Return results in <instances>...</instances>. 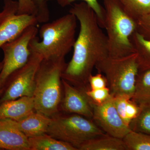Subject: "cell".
Returning <instances> with one entry per match:
<instances>
[{
    "label": "cell",
    "mask_w": 150,
    "mask_h": 150,
    "mask_svg": "<svg viewBox=\"0 0 150 150\" xmlns=\"http://www.w3.org/2000/svg\"><path fill=\"white\" fill-rule=\"evenodd\" d=\"M95 68L104 75L112 96L132 98L139 72L136 53L120 58L108 56L98 62Z\"/></svg>",
    "instance_id": "obj_5"
},
{
    "label": "cell",
    "mask_w": 150,
    "mask_h": 150,
    "mask_svg": "<svg viewBox=\"0 0 150 150\" xmlns=\"http://www.w3.org/2000/svg\"><path fill=\"white\" fill-rule=\"evenodd\" d=\"M30 150H78L72 145L47 134L28 138Z\"/></svg>",
    "instance_id": "obj_16"
},
{
    "label": "cell",
    "mask_w": 150,
    "mask_h": 150,
    "mask_svg": "<svg viewBox=\"0 0 150 150\" xmlns=\"http://www.w3.org/2000/svg\"><path fill=\"white\" fill-rule=\"evenodd\" d=\"M128 150H150V135L131 130L123 138Z\"/></svg>",
    "instance_id": "obj_20"
},
{
    "label": "cell",
    "mask_w": 150,
    "mask_h": 150,
    "mask_svg": "<svg viewBox=\"0 0 150 150\" xmlns=\"http://www.w3.org/2000/svg\"><path fill=\"white\" fill-rule=\"evenodd\" d=\"M43 60L38 54L31 52L26 64L12 73L7 79L0 96V104L22 97H33L36 73Z\"/></svg>",
    "instance_id": "obj_7"
},
{
    "label": "cell",
    "mask_w": 150,
    "mask_h": 150,
    "mask_svg": "<svg viewBox=\"0 0 150 150\" xmlns=\"http://www.w3.org/2000/svg\"><path fill=\"white\" fill-rule=\"evenodd\" d=\"M36 17L31 15H13L0 25V48L19 36L28 27L36 25ZM1 64L0 62V71Z\"/></svg>",
    "instance_id": "obj_11"
},
{
    "label": "cell",
    "mask_w": 150,
    "mask_h": 150,
    "mask_svg": "<svg viewBox=\"0 0 150 150\" xmlns=\"http://www.w3.org/2000/svg\"><path fill=\"white\" fill-rule=\"evenodd\" d=\"M113 99L115 108L119 116L123 122L129 127L130 122L126 117V104L130 98L126 96H113Z\"/></svg>",
    "instance_id": "obj_26"
},
{
    "label": "cell",
    "mask_w": 150,
    "mask_h": 150,
    "mask_svg": "<svg viewBox=\"0 0 150 150\" xmlns=\"http://www.w3.org/2000/svg\"><path fill=\"white\" fill-rule=\"evenodd\" d=\"M3 92V89H2L0 90V96L1 95V94Z\"/></svg>",
    "instance_id": "obj_31"
},
{
    "label": "cell",
    "mask_w": 150,
    "mask_h": 150,
    "mask_svg": "<svg viewBox=\"0 0 150 150\" xmlns=\"http://www.w3.org/2000/svg\"><path fill=\"white\" fill-rule=\"evenodd\" d=\"M131 100L140 108L150 105V70L139 72Z\"/></svg>",
    "instance_id": "obj_18"
},
{
    "label": "cell",
    "mask_w": 150,
    "mask_h": 150,
    "mask_svg": "<svg viewBox=\"0 0 150 150\" xmlns=\"http://www.w3.org/2000/svg\"><path fill=\"white\" fill-rule=\"evenodd\" d=\"M109 56L120 58L134 53L131 37L137 31V21L127 13L118 0H103Z\"/></svg>",
    "instance_id": "obj_4"
},
{
    "label": "cell",
    "mask_w": 150,
    "mask_h": 150,
    "mask_svg": "<svg viewBox=\"0 0 150 150\" xmlns=\"http://www.w3.org/2000/svg\"><path fill=\"white\" fill-rule=\"evenodd\" d=\"M77 1L85 2L93 10L96 14L98 23L102 28H104L105 21V10L98 0H56L59 5L65 7L71 5L72 3Z\"/></svg>",
    "instance_id": "obj_22"
},
{
    "label": "cell",
    "mask_w": 150,
    "mask_h": 150,
    "mask_svg": "<svg viewBox=\"0 0 150 150\" xmlns=\"http://www.w3.org/2000/svg\"><path fill=\"white\" fill-rule=\"evenodd\" d=\"M137 23V32L150 40V12L138 19Z\"/></svg>",
    "instance_id": "obj_28"
},
{
    "label": "cell",
    "mask_w": 150,
    "mask_h": 150,
    "mask_svg": "<svg viewBox=\"0 0 150 150\" xmlns=\"http://www.w3.org/2000/svg\"><path fill=\"white\" fill-rule=\"evenodd\" d=\"M46 1H54V0H46Z\"/></svg>",
    "instance_id": "obj_32"
},
{
    "label": "cell",
    "mask_w": 150,
    "mask_h": 150,
    "mask_svg": "<svg viewBox=\"0 0 150 150\" xmlns=\"http://www.w3.org/2000/svg\"><path fill=\"white\" fill-rule=\"evenodd\" d=\"M51 118L46 134L78 150L88 141L106 134L92 120L78 114L60 112Z\"/></svg>",
    "instance_id": "obj_6"
},
{
    "label": "cell",
    "mask_w": 150,
    "mask_h": 150,
    "mask_svg": "<svg viewBox=\"0 0 150 150\" xmlns=\"http://www.w3.org/2000/svg\"><path fill=\"white\" fill-rule=\"evenodd\" d=\"M90 88L91 89H97L107 87V82L104 75L100 73L96 75L92 74L88 79Z\"/></svg>",
    "instance_id": "obj_29"
},
{
    "label": "cell",
    "mask_w": 150,
    "mask_h": 150,
    "mask_svg": "<svg viewBox=\"0 0 150 150\" xmlns=\"http://www.w3.org/2000/svg\"><path fill=\"white\" fill-rule=\"evenodd\" d=\"M92 107L93 121L107 135L123 139L131 131L117 112L112 96L101 104L92 101Z\"/></svg>",
    "instance_id": "obj_9"
},
{
    "label": "cell",
    "mask_w": 150,
    "mask_h": 150,
    "mask_svg": "<svg viewBox=\"0 0 150 150\" xmlns=\"http://www.w3.org/2000/svg\"><path fill=\"white\" fill-rule=\"evenodd\" d=\"M17 14L31 15L36 17L37 10L33 0H18Z\"/></svg>",
    "instance_id": "obj_27"
},
{
    "label": "cell",
    "mask_w": 150,
    "mask_h": 150,
    "mask_svg": "<svg viewBox=\"0 0 150 150\" xmlns=\"http://www.w3.org/2000/svg\"><path fill=\"white\" fill-rule=\"evenodd\" d=\"M38 29L36 25L30 26L16 38L1 47L4 58L1 62L0 90L2 89L7 79L14 71L23 67L29 59L31 52L30 41L36 37Z\"/></svg>",
    "instance_id": "obj_8"
},
{
    "label": "cell",
    "mask_w": 150,
    "mask_h": 150,
    "mask_svg": "<svg viewBox=\"0 0 150 150\" xmlns=\"http://www.w3.org/2000/svg\"><path fill=\"white\" fill-rule=\"evenodd\" d=\"M140 108L139 114L131 121L129 127L132 131L150 135V105Z\"/></svg>",
    "instance_id": "obj_21"
},
{
    "label": "cell",
    "mask_w": 150,
    "mask_h": 150,
    "mask_svg": "<svg viewBox=\"0 0 150 150\" xmlns=\"http://www.w3.org/2000/svg\"><path fill=\"white\" fill-rule=\"evenodd\" d=\"M79 150H128L123 139L107 134L88 141Z\"/></svg>",
    "instance_id": "obj_17"
},
{
    "label": "cell",
    "mask_w": 150,
    "mask_h": 150,
    "mask_svg": "<svg viewBox=\"0 0 150 150\" xmlns=\"http://www.w3.org/2000/svg\"><path fill=\"white\" fill-rule=\"evenodd\" d=\"M63 94L60 105V112L74 113L92 120V101L86 91L76 87L62 79Z\"/></svg>",
    "instance_id": "obj_10"
},
{
    "label": "cell",
    "mask_w": 150,
    "mask_h": 150,
    "mask_svg": "<svg viewBox=\"0 0 150 150\" xmlns=\"http://www.w3.org/2000/svg\"><path fill=\"white\" fill-rule=\"evenodd\" d=\"M35 112L32 97L24 96L0 104V119L21 120Z\"/></svg>",
    "instance_id": "obj_13"
},
{
    "label": "cell",
    "mask_w": 150,
    "mask_h": 150,
    "mask_svg": "<svg viewBox=\"0 0 150 150\" xmlns=\"http://www.w3.org/2000/svg\"><path fill=\"white\" fill-rule=\"evenodd\" d=\"M141 108L138 105L133 102L131 99L129 100L126 105V115L127 119L131 121L137 117L139 112Z\"/></svg>",
    "instance_id": "obj_30"
},
{
    "label": "cell",
    "mask_w": 150,
    "mask_h": 150,
    "mask_svg": "<svg viewBox=\"0 0 150 150\" xmlns=\"http://www.w3.org/2000/svg\"><path fill=\"white\" fill-rule=\"evenodd\" d=\"M129 15L137 21L150 12V0H118Z\"/></svg>",
    "instance_id": "obj_19"
},
{
    "label": "cell",
    "mask_w": 150,
    "mask_h": 150,
    "mask_svg": "<svg viewBox=\"0 0 150 150\" xmlns=\"http://www.w3.org/2000/svg\"><path fill=\"white\" fill-rule=\"evenodd\" d=\"M67 64L65 58L42 60L36 73L33 96L35 112L50 118L60 112L62 74Z\"/></svg>",
    "instance_id": "obj_2"
},
{
    "label": "cell",
    "mask_w": 150,
    "mask_h": 150,
    "mask_svg": "<svg viewBox=\"0 0 150 150\" xmlns=\"http://www.w3.org/2000/svg\"><path fill=\"white\" fill-rule=\"evenodd\" d=\"M3 10L0 12V25L9 17L17 13L18 2L14 0H4Z\"/></svg>",
    "instance_id": "obj_25"
},
{
    "label": "cell",
    "mask_w": 150,
    "mask_h": 150,
    "mask_svg": "<svg viewBox=\"0 0 150 150\" xmlns=\"http://www.w3.org/2000/svg\"><path fill=\"white\" fill-rule=\"evenodd\" d=\"M37 10L36 18L38 22L42 23L48 21L50 12L46 0H33Z\"/></svg>",
    "instance_id": "obj_24"
},
{
    "label": "cell",
    "mask_w": 150,
    "mask_h": 150,
    "mask_svg": "<svg viewBox=\"0 0 150 150\" xmlns=\"http://www.w3.org/2000/svg\"><path fill=\"white\" fill-rule=\"evenodd\" d=\"M6 120L29 138L46 134L51 118L35 111L21 120Z\"/></svg>",
    "instance_id": "obj_12"
},
{
    "label": "cell",
    "mask_w": 150,
    "mask_h": 150,
    "mask_svg": "<svg viewBox=\"0 0 150 150\" xmlns=\"http://www.w3.org/2000/svg\"><path fill=\"white\" fill-rule=\"evenodd\" d=\"M69 13L80 24L77 38L71 61L62 74V79L76 87L90 89L88 79L96 65L109 56L107 36L98 23L95 13L85 2L75 4Z\"/></svg>",
    "instance_id": "obj_1"
},
{
    "label": "cell",
    "mask_w": 150,
    "mask_h": 150,
    "mask_svg": "<svg viewBox=\"0 0 150 150\" xmlns=\"http://www.w3.org/2000/svg\"><path fill=\"white\" fill-rule=\"evenodd\" d=\"M131 41L137 55L139 72L150 70V40L137 31L131 35Z\"/></svg>",
    "instance_id": "obj_15"
},
{
    "label": "cell",
    "mask_w": 150,
    "mask_h": 150,
    "mask_svg": "<svg viewBox=\"0 0 150 150\" xmlns=\"http://www.w3.org/2000/svg\"><path fill=\"white\" fill-rule=\"evenodd\" d=\"M0 149L30 150L28 138L6 119H0Z\"/></svg>",
    "instance_id": "obj_14"
},
{
    "label": "cell",
    "mask_w": 150,
    "mask_h": 150,
    "mask_svg": "<svg viewBox=\"0 0 150 150\" xmlns=\"http://www.w3.org/2000/svg\"><path fill=\"white\" fill-rule=\"evenodd\" d=\"M76 18L73 14H67L40 27L39 35L29 43L30 52L36 53L43 59L65 58L74 44L77 27Z\"/></svg>",
    "instance_id": "obj_3"
},
{
    "label": "cell",
    "mask_w": 150,
    "mask_h": 150,
    "mask_svg": "<svg viewBox=\"0 0 150 150\" xmlns=\"http://www.w3.org/2000/svg\"><path fill=\"white\" fill-rule=\"evenodd\" d=\"M86 93L93 102L97 104L103 103L112 96L108 87L97 89H89L86 91Z\"/></svg>",
    "instance_id": "obj_23"
}]
</instances>
